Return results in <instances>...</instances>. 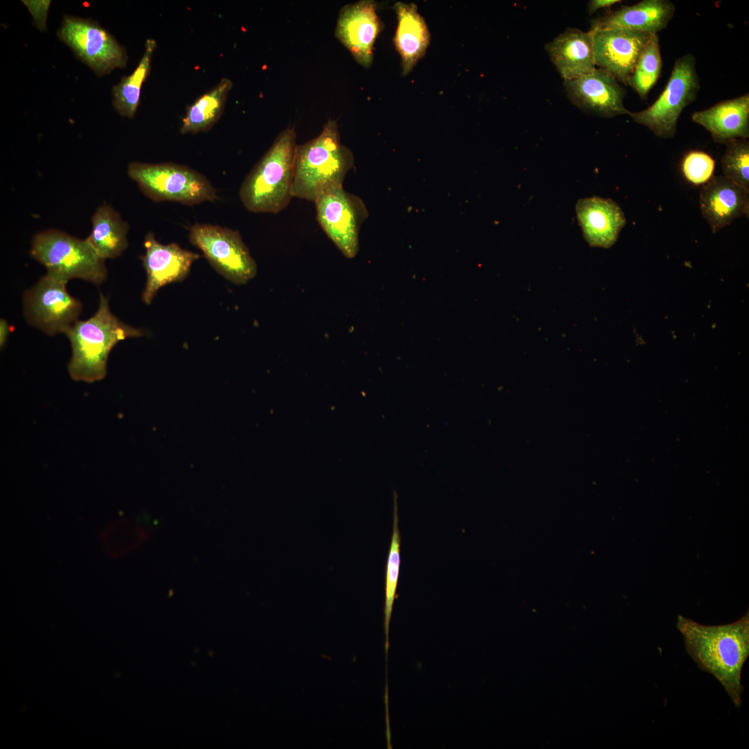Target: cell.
<instances>
[{
    "mask_svg": "<svg viewBox=\"0 0 749 749\" xmlns=\"http://www.w3.org/2000/svg\"><path fill=\"white\" fill-rule=\"evenodd\" d=\"M676 628L687 653L722 685L734 705H741L743 666L749 655V613L737 621L704 626L678 615Z\"/></svg>",
    "mask_w": 749,
    "mask_h": 749,
    "instance_id": "6da1fadb",
    "label": "cell"
},
{
    "mask_svg": "<svg viewBox=\"0 0 749 749\" xmlns=\"http://www.w3.org/2000/svg\"><path fill=\"white\" fill-rule=\"evenodd\" d=\"M64 334L71 347L68 365L71 377L93 383L105 377L108 356L114 345L126 338L142 336L144 332L113 315L107 298L101 293L96 313L85 320L76 321Z\"/></svg>",
    "mask_w": 749,
    "mask_h": 749,
    "instance_id": "7a4b0ae2",
    "label": "cell"
},
{
    "mask_svg": "<svg viewBox=\"0 0 749 749\" xmlns=\"http://www.w3.org/2000/svg\"><path fill=\"white\" fill-rule=\"evenodd\" d=\"M354 163L352 153L341 144L336 121H328L318 136L297 146L293 198L314 203L322 194L343 187L345 178Z\"/></svg>",
    "mask_w": 749,
    "mask_h": 749,
    "instance_id": "3957f363",
    "label": "cell"
},
{
    "mask_svg": "<svg viewBox=\"0 0 749 749\" xmlns=\"http://www.w3.org/2000/svg\"><path fill=\"white\" fill-rule=\"evenodd\" d=\"M296 135L293 128L280 132L243 180L239 198L247 210L277 214L293 196Z\"/></svg>",
    "mask_w": 749,
    "mask_h": 749,
    "instance_id": "277c9868",
    "label": "cell"
},
{
    "mask_svg": "<svg viewBox=\"0 0 749 749\" xmlns=\"http://www.w3.org/2000/svg\"><path fill=\"white\" fill-rule=\"evenodd\" d=\"M31 256L42 264L48 273L66 281L80 279L96 285L107 277L105 260L85 239H80L58 230H46L33 238Z\"/></svg>",
    "mask_w": 749,
    "mask_h": 749,
    "instance_id": "5b68a950",
    "label": "cell"
},
{
    "mask_svg": "<svg viewBox=\"0 0 749 749\" xmlns=\"http://www.w3.org/2000/svg\"><path fill=\"white\" fill-rule=\"evenodd\" d=\"M127 173L144 195L155 202L193 205L213 202L218 198L210 181L186 165L132 162L128 164Z\"/></svg>",
    "mask_w": 749,
    "mask_h": 749,
    "instance_id": "8992f818",
    "label": "cell"
},
{
    "mask_svg": "<svg viewBox=\"0 0 749 749\" xmlns=\"http://www.w3.org/2000/svg\"><path fill=\"white\" fill-rule=\"evenodd\" d=\"M699 89L696 59L692 54L687 53L675 60L668 82L657 99L645 110L630 112L628 115L657 137L672 138L682 110L696 98Z\"/></svg>",
    "mask_w": 749,
    "mask_h": 749,
    "instance_id": "52a82bcc",
    "label": "cell"
},
{
    "mask_svg": "<svg viewBox=\"0 0 749 749\" xmlns=\"http://www.w3.org/2000/svg\"><path fill=\"white\" fill-rule=\"evenodd\" d=\"M189 239L210 265L230 282L244 284L256 276V262L238 230L196 223L189 228Z\"/></svg>",
    "mask_w": 749,
    "mask_h": 749,
    "instance_id": "ba28073f",
    "label": "cell"
},
{
    "mask_svg": "<svg viewBox=\"0 0 749 749\" xmlns=\"http://www.w3.org/2000/svg\"><path fill=\"white\" fill-rule=\"evenodd\" d=\"M57 36L98 76L126 67L125 48L96 21L66 15Z\"/></svg>",
    "mask_w": 749,
    "mask_h": 749,
    "instance_id": "9c48e42d",
    "label": "cell"
},
{
    "mask_svg": "<svg viewBox=\"0 0 749 749\" xmlns=\"http://www.w3.org/2000/svg\"><path fill=\"white\" fill-rule=\"evenodd\" d=\"M67 282L46 273L24 293V313L29 325L54 336L65 334L78 320L82 304L68 293Z\"/></svg>",
    "mask_w": 749,
    "mask_h": 749,
    "instance_id": "30bf717a",
    "label": "cell"
},
{
    "mask_svg": "<svg viewBox=\"0 0 749 749\" xmlns=\"http://www.w3.org/2000/svg\"><path fill=\"white\" fill-rule=\"evenodd\" d=\"M314 204L316 219L327 236L346 257H354L359 230L368 216L361 198L341 187L322 194Z\"/></svg>",
    "mask_w": 749,
    "mask_h": 749,
    "instance_id": "8fae6325",
    "label": "cell"
},
{
    "mask_svg": "<svg viewBox=\"0 0 749 749\" xmlns=\"http://www.w3.org/2000/svg\"><path fill=\"white\" fill-rule=\"evenodd\" d=\"M596 66L610 73L625 85L651 36L648 33L620 28H591Z\"/></svg>",
    "mask_w": 749,
    "mask_h": 749,
    "instance_id": "7c38bea8",
    "label": "cell"
},
{
    "mask_svg": "<svg viewBox=\"0 0 749 749\" xmlns=\"http://www.w3.org/2000/svg\"><path fill=\"white\" fill-rule=\"evenodd\" d=\"M144 244L145 254L141 259L146 282L141 298L149 305L162 286L183 281L188 276L192 264L200 255L182 248L176 243L162 244L153 232L147 233Z\"/></svg>",
    "mask_w": 749,
    "mask_h": 749,
    "instance_id": "4fadbf2b",
    "label": "cell"
},
{
    "mask_svg": "<svg viewBox=\"0 0 749 749\" xmlns=\"http://www.w3.org/2000/svg\"><path fill=\"white\" fill-rule=\"evenodd\" d=\"M571 102L581 110L603 117L629 114L623 104L626 90L608 71L595 69L578 78L564 81Z\"/></svg>",
    "mask_w": 749,
    "mask_h": 749,
    "instance_id": "5bb4252c",
    "label": "cell"
},
{
    "mask_svg": "<svg viewBox=\"0 0 749 749\" xmlns=\"http://www.w3.org/2000/svg\"><path fill=\"white\" fill-rule=\"evenodd\" d=\"M699 203L703 218L716 233L737 218H748L749 190L723 175L713 176L701 188Z\"/></svg>",
    "mask_w": 749,
    "mask_h": 749,
    "instance_id": "9a60e30c",
    "label": "cell"
},
{
    "mask_svg": "<svg viewBox=\"0 0 749 749\" xmlns=\"http://www.w3.org/2000/svg\"><path fill=\"white\" fill-rule=\"evenodd\" d=\"M380 30L372 1H361L345 6L341 11L336 35L354 59L365 67L372 62V49Z\"/></svg>",
    "mask_w": 749,
    "mask_h": 749,
    "instance_id": "2e32d148",
    "label": "cell"
},
{
    "mask_svg": "<svg viewBox=\"0 0 749 749\" xmlns=\"http://www.w3.org/2000/svg\"><path fill=\"white\" fill-rule=\"evenodd\" d=\"M576 212L584 238L592 247L610 248L626 224L621 208L610 198L592 196L579 199Z\"/></svg>",
    "mask_w": 749,
    "mask_h": 749,
    "instance_id": "e0dca14e",
    "label": "cell"
},
{
    "mask_svg": "<svg viewBox=\"0 0 749 749\" xmlns=\"http://www.w3.org/2000/svg\"><path fill=\"white\" fill-rule=\"evenodd\" d=\"M552 63L564 81L591 73L596 69L592 31L568 28L545 46Z\"/></svg>",
    "mask_w": 749,
    "mask_h": 749,
    "instance_id": "ac0fdd59",
    "label": "cell"
},
{
    "mask_svg": "<svg viewBox=\"0 0 749 749\" xmlns=\"http://www.w3.org/2000/svg\"><path fill=\"white\" fill-rule=\"evenodd\" d=\"M693 122L709 131L715 142L726 144L749 137V95L725 101L691 115Z\"/></svg>",
    "mask_w": 749,
    "mask_h": 749,
    "instance_id": "d6986e66",
    "label": "cell"
},
{
    "mask_svg": "<svg viewBox=\"0 0 749 749\" xmlns=\"http://www.w3.org/2000/svg\"><path fill=\"white\" fill-rule=\"evenodd\" d=\"M675 6L669 0H644L623 6L592 22V28H620L657 35L669 24Z\"/></svg>",
    "mask_w": 749,
    "mask_h": 749,
    "instance_id": "ffe728a7",
    "label": "cell"
},
{
    "mask_svg": "<svg viewBox=\"0 0 749 749\" xmlns=\"http://www.w3.org/2000/svg\"><path fill=\"white\" fill-rule=\"evenodd\" d=\"M394 9L397 16L394 43L402 59V74L406 76L425 54L430 34L414 3L397 2Z\"/></svg>",
    "mask_w": 749,
    "mask_h": 749,
    "instance_id": "44dd1931",
    "label": "cell"
},
{
    "mask_svg": "<svg viewBox=\"0 0 749 749\" xmlns=\"http://www.w3.org/2000/svg\"><path fill=\"white\" fill-rule=\"evenodd\" d=\"M92 228L86 238L103 260L119 256L128 247V223L110 205L98 207L92 217Z\"/></svg>",
    "mask_w": 749,
    "mask_h": 749,
    "instance_id": "7402d4cb",
    "label": "cell"
},
{
    "mask_svg": "<svg viewBox=\"0 0 749 749\" xmlns=\"http://www.w3.org/2000/svg\"><path fill=\"white\" fill-rule=\"evenodd\" d=\"M232 87V81L223 78L211 90L188 106L182 121L180 132L185 135L208 131L219 119Z\"/></svg>",
    "mask_w": 749,
    "mask_h": 749,
    "instance_id": "603a6c76",
    "label": "cell"
},
{
    "mask_svg": "<svg viewBox=\"0 0 749 749\" xmlns=\"http://www.w3.org/2000/svg\"><path fill=\"white\" fill-rule=\"evenodd\" d=\"M156 47L155 41L148 39L145 42L144 54L135 69L129 76L123 77L112 87V105L122 117L131 119L137 112L141 89L150 73L152 57Z\"/></svg>",
    "mask_w": 749,
    "mask_h": 749,
    "instance_id": "cb8c5ba5",
    "label": "cell"
},
{
    "mask_svg": "<svg viewBox=\"0 0 749 749\" xmlns=\"http://www.w3.org/2000/svg\"><path fill=\"white\" fill-rule=\"evenodd\" d=\"M662 62L657 35H652L631 74L628 84L639 96L646 98L658 80Z\"/></svg>",
    "mask_w": 749,
    "mask_h": 749,
    "instance_id": "d4e9b609",
    "label": "cell"
},
{
    "mask_svg": "<svg viewBox=\"0 0 749 749\" xmlns=\"http://www.w3.org/2000/svg\"><path fill=\"white\" fill-rule=\"evenodd\" d=\"M397 494L394 495L393 526L391 543L388 557L386 575V599L384 608V630L386 634V648H388L389 624L393 603L397 585L400 566L401 535L399 529Z\"/></svg>",
    "mask_w": 749,
    "mask_h": 749,
    "instance_id": "484cf974",
    "label": "cell"
},
{
    "mask_svg": "<svg viewBox=\"0 0 749 749\" xmlns=\"http://www.w3.org/2000/svg\"><path fill=\"white\" fill-rule=\"evenodd\" d=\"M726 145L721 157L723 176L737 185L749 190V141L737 139Z\"/></svg>",
    "mask_w": 749,
    "mask_h": 749,
    "instance_id": "4316f807",
    "label": "cell"
},
{
    "mask_svg": "<svg viewBox=\"0 0 749 749\" xmlns=\"http://www.w3.org/2000/svg\"><path fill=\"white\" fill-rule=\"evenodd\" d=\"M681 167L687 180L694 184H703L713 177L715 161L703 151H690L684 157Z\"/></svg>",
    "mask_w": 749,
    "mask_h": 749,
    "instance_id": "83f0119b",
    "label": "cell"
},
{
    "mask_svg": "<svg viewBox=\"0 0 749 749\" xmlns=\"http://www.w3.org/2000/svg\"><path fill=\"white\" fill-rule=\"evenodd\" d=\"M33 19L35 27L41 32L46 29V19L51 1L23 0Z\"/></svg>",
    "mask_w": 749,
    "mask_h": 749,
    "instance_id": "f1b7e54d",
    "label": "cell"
},
{
    "mask_svg": "<svg viewBox=\"0 0 749 749\" xmlns=\"http://www.w3.org/2000/svg\"><path fill=\"white\" fill-rule=\"evenodd\" d=\"M621 2L619 0H591L588 3L587 8L589 15L599 9L608 8L614 4Z\"/></svg>",
    "mask_w": 749,
    "mask_h": 749,
    "instance_id": "f546056e",
    "label": "cell"
},
{
    "mask_svg": "<svg viewBox=\"0 0 749 749\" xmlns=\"http://www.w3.org/2000/svg\"><path fill=\"white\" fill-rule=\"evenodd\" d=\"M10 332V327L7 321L4 319L0 320V346L1 348L3 347L8 334Z\"/></svg>",
    "mask_w": 749,
    "mask_h": 749,
    "instance_id": "4dcf8cb0",
    "label": "cell"
}]
</instances>
